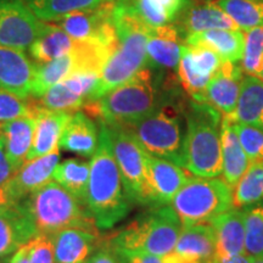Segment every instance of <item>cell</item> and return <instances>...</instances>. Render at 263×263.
Listing matches in <instances>:
<instances>
[{
    "label": "cell",
    "mask_w": 263,
    "mask_h": 263,
    "mask_svg": "<svg viewBox=\"0 0 263 263\" xmlns=\"http://www.w3.org/2000/svg\"><path fill=\"white\" fill-rule=\"evenodd\" d=\"M85 205L99 229H110L130 211L120 170L115 160L108 128L100 122L99 144L91 156Z\"/></svg>",
    "instance_id": "1"
},
{
    "label": "cell",
    "mask_w": 263,
    "mask_h": 263,
    "mask_svg": "<svg viewBox=\"0 0 263 263\" xmlns=\"http://www.w3.org/2000/svg\"><path fill=\"white\" fill-rule=\"evenodd\" d=\"M112 22L117 33V44L101 68L98 87L88 101H97L107 91L126 83L147 64L146 44L150 27L116 5Z\"/></svg>",
    "instance_id": "2"
},
{
    "label": "cell",
    "mask_w": 263,
    "mask_h": 263,
    "mask_svg": "<svg viewBox=\"0 0 263 263\" xmlns=\"http://www.w3.org/2000/svg\"><path fill=\"white\" fill-rule=\"evenodd\" d=\"M184 118L183 167L192 176L217 178L222 174V114L209 104L192 100Z\"/></svg>",
    "instance_id": "3"
},
{
    "label": "cell",
    "mask_w": 263,
    "mask_h": 263,
    "mask_svg": "<svg viewBox=\"0 0 263 263\" xmlns=\"http://www.w3.org/2000/svg\"><path fill=\"white\" fill-rule=\"evenodd\" d=\"M25 203L38 233L52 235L64 229L77 228L98 234V227L87 205L50 180L33 192Z\"/></svg>",
    "instance_id": "4"
},
{
    "label": "cell",
    "mask_w": 263,
    "mask_h": 263,
    "mask_svg": "<svg viewBox=\"0 0 263 263\" xmlns=\"http://www.w3.org/2000/svg\"><path fill=\"white\" fill-rule=\"evenodd\" d=\"M182 228V222L172 206H157L118 230L108 246L111 250H128L166 257L173 254Z\"/></svg>",
    "instance_id": "5"
},
{
    "label": "cell",
    "mask_w": 263,
    "mask_h": 263,
    "mask_svg": "<svg viewBox=\"0 0 263 263\" xmlns=\"http://www.w3.org/2000/svg\"><path fill=\"white\" fill-rule=\"evenodd\" d=\"M94 116L107 126H128L157 108L153 74L143 68L132 80L107 91L97 101H89Z\"/></svg>",
    "instance_id": "6"
},
{
    "label": "cell",
    "mask_w": 263,
    "mask_h": 263,
    "mask_svg": "<svg viewBox=\"0 0 263 263\" xmlns=\"http://www.w3.org/2000/svg\"><path fill=\"white\" fill-rule=\"evenodd\" d=\"M183 227L210 223L233 209V188L222 178L189 177L171 201Z\"/></svg>",
    "instance_id": "7"
},
{
    "label": "cell",
    "mask_w": 263,
    "mask_h": 263,
    "mask_svg": "<svg viewBox=\"0 0 263 263\" xmlns=\"http://www.w3.org/2000/svg\"><path fill=\"white\" fill-rule=\"evenodd\" d=\"M146 154L183 167L185 129L174 106L157 107L137 122L124 126Z\"/></svg>",
    "instance_id": "8"
},
{
    "label": "cell",
    "mask_w": 263,
    "mask_h": 263,
    "mask_svg": "<svg viewBox=\"0 0 263 263\" xmlns=\"http://www.w3.org/2000/svg\"><path fill=\"white\" fill-rule=\"evenodd\" d=\"M107 128L126 196L130 203L149 205L145 178V153L124 127L107 126Z\"/></svg>",
    "instance_id": "9"
},
{
    "label": "cell",
    "mask_w": 263,
    "mask_h": 263,
    "mask_svg": "<svg viewBox=\"0 0 263 263\" xmlns=\"http://www.w3.org/2000/svg\"><path fill=\"white\" fill-rule=\"evenodd\" d=\"M114 6L115 0H108L93 9L71 12L59 20V26L74 41L97 42L114 48L117 44Z\"/></svg>",
    "instance_id": "10"
},
{
    "label": "cell",
    "mask_w": 263,
    "mask_h": 263,
    "mask_svg": "<svg viewBox=\"0 0 263 263\" xmlns=\"http://www.w3.org/2000/svg\"><path fill=\"white\" fill-rule=\"evenodd\" d=\"M222 62V59L210 49L183 45L178 65L179 82L193 101L205 104L207 85Z\"/></svg>",
    "instance_id": "11"
},
{
    "label": "cell",
    "mask_w": 263,
    "mask_h": 263,
    "mask_svg": "<svg viewBox=\"0 0 263 263\" xmlns=\"http://www.w3.org/2000/svg\"><path fill=\"white\" fill-rule=\"evenodd\" d=\"M42 21L25 0H0V45L25 51L31 48Z\"/></svg>",
    "instance_id": "12"
},
{
    "label": "cell",
    "mask_w": 263,
    "mask_h": 263,
    "mask_svg": "<svg viewBox=\"0 0 263 263\" xmlns=\"http://www.w3.org/2000/svg\"><path fill=\"white\" fill-rule=\"evenodd\" d=\"M145 178L149 205L157 207L170 205L189 176L178 164L145 153Z\"/></svg>",
    "instance_id": "13"
},
{
    "label": "cell",
    "mask_w": 263,
    "mask_h": 263,
    "mask_svg": "<svg viewBox=\"0 0 263 263\" xmlns=\"http://www.w3.org/2000/svg\"><path fill=\"white\" fill-rule=\"evenodd\" d=\"M38 234L25 200L0 212V258L14 255Z\"/></svg>",
    "instance_id": "14"
},
{
    "label": "cell",
    "mask_w": 263,
    "mask_h": 263,
    "mask_svg": "<svg viewBox=\"0 0 263 263\" xmlns=\"http://www.w3.org/2000/svg\"><path fill=\"white\" fill-rule=\"evenodd\" d=\"M242 78L241 67L233 62L223 61L207 85L205 104L219 111L222 116L233 118Z\"/></svg>",
    "instance_id": "15"
},
{
    "label": "cell",
    "mask_w": 263,
    "mask_h": 263,
    "mask_svg": "<svg viewBox=\"0 0 263 263\" xmlns=\"http://www.w3.org/2000/svg\"><path fill=\"white\" fill-rule=\"evenodd\" d=\"M60 149H55L48 155L26 161L8 182V185L18 201H24L27 195L42 188L52 179V173L60 163Z\"/></svg>",
    "instance_id": "16"
},
{
    "label": "cell",
    "mask_w": 263,
    "mask_h": 263,
    "mask_svg": "<svg viewBox=\"0 0 263 263\" xmlns=\"http://www.w3.org/2000/svg\"><path fill=\"white\" fill-rule=\"evenodd\" d=\"M189 0H115V5L150 28L172 25Z\"/></svg>",
    "instance_id": "17"
},
{
    "label": "cell",
    "mask_w": 263,
    "mask_h": 263,
    "mask_svg": "<svg viewBox=\"0 0 263 263\" xmlns=\"http://www.w3.org/2000/svg\"><path fill=\"white\" fill-rule=\"evenodd\" d=\"M34 74V64L21 50L0 45V89L27 99Z\"/></svg>",
    "instance_id": "18"
},
{
    "label": "cell",
    "mask_w": 263,
    "mask_h": 263,
    "mask_svg": "<svg viewBox=\"0 0 263 263\" xmlns=\"http://www.w3.org/2000/svg\"><path fill=\"white\" fill-rule=\"evenodd\" d=\"M72 114L73 112L47 110V108L38 106L33 143L26 161L48 155L51 151L58 149L62 132L70 121Z\"/></svg>",
    "instance_id": "19"
},
{
    "label": "cell",
    "mask_w": 263,
    "mask_h": 263,
    "mask_svg": "<svg viewBox=\"0 0 263 263\" xmlns=\"http://www.w3.org/2000/svg\"><path fill=\"white\" fill-rule=\"evenodd\" d=\"M177 29L184 39L192 33L209 29H239L232 18L213 0L190 4L179 16Z\"/></svg>",
    "instance_id": "20"
},
{
    "label": "cell",
    "mask_w": 263,
    "mask_h": 263,
    "mask_svg": "<svg viewBox=\"0 0 263 263\" xmlns=\"http://www.w3.org/2000/svg\"><path fill=\"white\" fill-rule=\"evenodd\" d=\"M184 44L174 25L150 28L146 44L147 65L162 70L178 68Z\"/></svg>",
    "instance_id": "21"
},
{
    "label": "cell",
    "mask_w": 263,
    "mask_h": 263,
    "mask_svg": "<svg viewBox=\"0 0 263 263\" xmlns=\"http://www.w3.org/2000/svg\"><path fill=\"white\" fill-rule=\"evenodd\" d=\"M173 254L189 263H210L216 255L215 230L210 223L183 227Z\"/></svg>",
    "instance_id": "22"
},
{
    "label": "cell",
    "mask_w": 263,
    "mask_h": 263,
    "mask_svg": "<svg viewBox=\"0 0 263 263\" xmlns=\"http://www.w3.org/2000/svg\"><path fill=\"white\" fill-rule=\"evenodd\" d=\"M210 224L213 227L216 238L217 257L245 254V216L242 209H230Z\"/></svg>",
    "instance_id": "23"
},
{
    "label": "cell",
    "mask_w": 263,
    "mask_h": 263,
    "mask_svg": "<svg viewBox=\"0 0 263 263\" xmlns=\"http://www.w3.org/2000/svg\"><path fill=\"white\" fill-rule=\"evenodd\" d=\"M184 43L188 47L210 49L223 61L236 64L242 58L244 33L239 29H209L186 35Z\"/></svg>",
    "instance_id": "24"
},
{
    "label": "cell",
    "mask_w": 263,
    "mask_h": 263,
    "mask_svg": "<svg viewBox=\"0 0 263 263\" xmlns=\"http://www.w3.org/2000/svg\"><path fill=\"white\" fill-rule=\"evenodd\" d=\"M222 174L227 183L234 188L250 166V160L242 149L234 128V121L222 116L221 122Z\"/></svg>",
    "instance_id": "25"
},
{
    "label": "cell",
    "mask_w": 263,
    "mask_h": 263,
    "mask_svg": "<svg viewBox=\"0 0 263 263\" xmlns=\"http://www.w3.org/2000/svg\"><path fill=\"white\" fill-rule=\"evenodd\" d=\"M35 121V116H24L0 123V137L4 140L6 156L17 171L31 150Z\"/></svg>",
    "instance_id": "26"
},
{
    "label": "cell",
    "mask_w": 263,
    "mask_h": 263,
    "mask_svg": "<svg viewBox=\"0 0 263 263\" xmlns=\"http://www.w3.org/2000/svg\"><path fill=\"white\" fill-rule=\"evenodd\" d=\"M99 134L97 124L89 116L76 111L66 124L59 147L84 157H91L97 151Z\"/></svg>",
    "instance_id": "27"
},
{
    "label": "cell",
    "mask_w": 263,
    "mask_h": 263,
    "mask_svg": "<svg viewBox=\"0 0 263 263\" xmlns=\"http://www.w3.org/2000/svg\"><path fill=\"white\" fill-rule=\"evenodd\" d=\"M97 235L77 228L64 229L52 234L55 263H85L93 252Z\"/></svg>",
    "instance_id": "28"
},
{
    "label": "cell",
    "mask_w": 263,
    "mask_h": 263,
    "mask_svg": "<svg viewBox=\"0 0 263 263\" xmlns=\"http://www.w3.org/2000/svg\"><path fill=\"white\" fill-rule=\"evenodd\" d=\"M77 41L71 38L58 24L42 21L39 34L29 48L31 57L38 62H48L72 51Z\"/></svg>",
    "instance_id": "29"
},
{
    "label": "cell",
    "mask_w": 263,
    "mask_h": 263,
    "mask_svg": "<svg viewBox=\"0 0 263 263\" xmlns=\"http://www.w3.org/2000/svg\"><path fill=\"white\" fill-rule=\"evenodd\" d=\"M233 121L263 128V81L246 74L240 85V93Z\"/></svg>",
    "instance_id": "30"
},
{
    "label": "cell",
    "mask_w": 263,
    "mask_h": 263,
    "mask_svg": "<svg viewBox=\"0 0 263 263\" xmlns=\"http://www.w3.org/2000/svg\"><path fill=\"white\" fill-rule=\"evenodd\" d=\"M90 163L77 159H67L57 166L52 180L85 203Z\"/></svg>",
    "instance_id": "31"
},
{
    "label": "cell",
    "mask_w": 263,
    "mask_h": 263,
    "mask_svg": "<svg viewBox=\"0 0 263 263\" xmlns=\"http://www.w3.org/2000/svg\"><path fill=\"white\" fill-rule=\"evenodd\" d=\"M35 17L44 22H58L65 15L93 9L108 0H25Z\"/></svg>",
    "instance_id": "32"
},
{
    "label": "cell",
    "mask_w": 263,
    "mask_h": 263,
    "mask_svg": "<svg viewBox=\"0 0 263 263\" xmlns=\"http://www.w3.org/2000/svg\"><path fill=\"white\" fill-rule=\"evenodd\" d=\"M263 201V161L250 163L233 188V207L245 209Z\"/></svg>",
    "instance_id": "33"
},
{
    "label": "cell",
    "mask_w": 263,
    "mask_h": 263,
    "mask_svg": "<svg viewBox=\"0 0 263 263\" xmlns=\"http://www.w3.org/2000/svg\"><path fill=\"white\" fill-rule=\"evenodd\" d=\"M238 26L250 31L263 26V0H213Z\"/></svg>",
    "instance_id": "34"
},
{
    "label": "cell",
    "mask_w": 263,
    "mask_h": 263,
    "mask_svg": "<svg viewBox=\"0 0 263 263\" xmlns=\"http://www.w3.org/2000/svg\"><path fill=\"white\" fill-rule=\"evenodd\" d=\"M245 255L257 259L263 256V201L245 207Z\"/></svg>",
    "instance_id": "35"
},
{
    "label": "cell",
    "mask_w": 263,
    "mask_h": 263,
    "mask_svg": "<svg viewBox=\"0 0 263 263\" xmlns=\"http://www.w3.org/2000/svg\"><path fill=\"white\" fill-rule=\"evenodd\" d=\"M241 70L246 74L261 78L263 70V26L244 33Z\"/></svg>",
    "instance_id": "36"
},
{
    "label": "cell",
    "mask_w": 263,
    "mask_h": 263,
    "mask_svg": "<svg viewBox=\"0 0 263 263\" xmlns=\"http://www.w3.org/2000/svg\"><path fill=\"white\" fill-rule=\"evenodd\" d=\"M85 99L72 93L66 85L60 83L52 85L41 97L39 106L54 111H68L73 112L84 105Z\"/></svg>",
    "instance_id": "37"
},
{
    "label": "cell",
    "mask_w": 263,
    "mask_h": 263,
    "mask_svg": "<svg viewBox=\"0 0 263 263\" xmlns=\"http://www.w3.org/2000/svg\"><path fill=\"white\" fill-rule=\"evenodd\" d=\"M234 128L250 162L263 161V128L236 122Z\"/></svg>",
    "instance_id": "38"
},
{
    "label": "cell",
    "mask_w": 263,
    "mask_h": 263,
    "mask_svg": "<svg viewBox=\"0 0 263 263\" xmlns=\"http://www.w3.org/2000/svg\"><path fill=\"white\" fill-rule=\"evenodd\" d=\"M38 105H31L26 99L0 89V123L24 116H35Z\"/></svg>",
    "instance_id": "39"
},
{
    "label": "cell",
    "mask_w": 263,
    "mask_h": 263,
    "mask_svg": "<svg viewBox=\"0 0 263 263\" xmlns=\"http://www.w3.org/2000/svg\"><path fill=\"white\" fill-rule=\"evenodd\" d=\"M26 246L29 263H55L51 235L38 233Z\"/></svg>",
    "instance_id": "40"
},
{
    "label": "cell",
    "mask_w": 263,
    "mask_h": 263,
    "mask_svg": "<svg viewBox=\"0 0 263 263\" xmlns=\"http://www.w3.org/2000/svg\"><path fill=\"white\" fill-rule=\"evenodd\" d=\"M99 80H100V73H98V72H80V73L68 76L67 78L62 81V83L72 93L89 100L91 94L94 93L95 88L98 87Z\"/></svg>",
    "instance_id": "41"
},
{
    "label": "cell",
    "mask_w": 263,
    "mask_h": 263,
    "mask_svg": "<svg viewBox=\"0 0 263 263\" xmlns=\"http://www.w3.org/2000/svg\"><path fill=\"white\" fill-rule=\"evenodd\" d=\"M118 263H164L162 257L145 254V252L128 251V250H111Z\"/></svg>",
    "instance_id": "42"
},
{
    "label": "cell",
    "mask_w": 263,
    "mask_h": 263,
    "mask_svg": "<svg viewBox=\"0 0 263 263\" xmlns=\"http://www.w3.org/2000/svg\"><path fill=\"white\" fill-rule=\"evenodd\" d=\"M17 170L12 166L5 153L4 140L0 137V185H4L15 176Z\"/></svg>",
    "instance_id": "43"
},
{
    "label": "cell",
    "mask_w": 263,
    "mask_h": 263,
    "mask_svg": "<svg viewBox=\"0 0 263 263\" xmlns=\"http://www.w3.org/2000/svg\"><path fill=\"white\" fill-rule=\"evenodd\" d=\"M21 201H18L11 190H10L8 183L4 184V185H0V212L17 205Z\"/></svg>",
    "instance_id": "44"
},
{
    "label": "cell",
    "mask_w": 263,
    "mask_h": 263,
    "mask_svg": "<svg viewBox=\"0 0 263 263\" xmlns=\"http://www.w3.org/2000/svg\"><path fill=\"white\" fill-rule=\"evenodd\" d=\"M85 263H118L116 257H115L114 252L108 251V250H99L94 255H91L89 258L85 261Z\"/></svg>",
    "instance_id": "45"
},
{
    "label": "cell",
    "mask_w": 263,
    "mask_h": 263,
    "mask_svg": "<svg viewBox=\"0 0 263 263\" xmlns=\"http://www.w3.org/2000/svg\"><path fill=\"white\" fill-rule=\"evenodd\" d=\"M255 259L251 258L250 256L241 254L236 256H227V257H215L210 263H254Z\"/></svg>",
    "instance_id": "46"
},
{
    "label": "cell",
    "mask_w": 263,
    "mask_h": 263,
    "mask_svg": "<svg viewBox=\"0 0 263 263\" xmlns=\"http://www.w3.org/2000/svg\"><path fill=\"white\" fill-rule=\"evenodd\" d=\"M9 263H29L28 254H27V246H22L21 249H18L17 251L12 255V257L10 258Z\"/></svg>",
    "instance_id": "47"
},
{
    "label": "cell",
    "mask_w": 263,
    "mask_h": 263,
    "mask_svg": "<svg viewBox=\"0 0 263 263\" xmlns=\"http://www.w3.org/2000/svg\"><path fill=\"white\" fill-rule=\"evenodd\" d=\"M254 263H263V256H262V257L257 258V259H255Z\"/></svg>",
    "instance_id": "48"
},
{
    "label": "cell",
    "mask_w": 263,
    "mask_h": 263,
    "mask_svg": "<svg viewBox=\"0 0 263 263\" xmlns=\"http://www.w3.org/2000/svg\"><path fill=\"white\" fill-rule=\"evenodd\" d=\"M261 80L263 81V70H262V74H261Z\"/></svg>",
    "instance_id": "49"
}]
</instances>
